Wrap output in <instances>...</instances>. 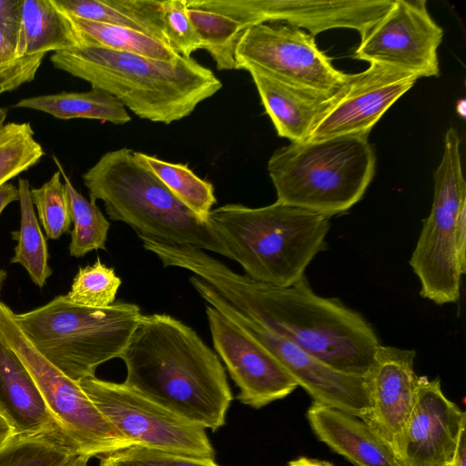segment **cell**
<instances>
[{"instance_id":"obj_6","label":"cell","mask_w":466,"mask_h":466,"mask_svg":"<svg viewBox=\"0 0 466 466\" xmlns=\"http://www.w3.org/2000/svg\"><path fill=\"white\" fill-rule=\"evenodd\" d=\"M375 166L367 137L344 136L278 148L268 159V172L276 201L330 218L362 198Z\"/></svg>"},{"instance_id":"obj_10","label":"cell","mask_w":466,"mask_h":466,"mask_svg":"<svg viewBox=\"0 0 466 466\" xmlns=\"http://www.w3.org/2000/svg\"><path fill=\"white\" fill-rule=\"evenodd\" d=\"M78 384L97 410L136 445L215 459V450L204 427L154 402L124 382L94 376Z\"/></svg>"},{"instance_id":"obj_7","label":"cell","mask_w":466,"mask_h":466,"mask_svg":"<svg viewBox=\"0 0 466 466\" xmlns=\"http://www.w3.org/2000/svg\"><path fill=\"white\" fill-rule=\"evenodd\" d=\"M143 314L133 303L91 308L58 295L13 319L32 345L76 382L96 376L103 363L119 358Z\"/></svg>"},{"instance_id":"obj_31","label":"cell","mask_w":466,"mask_h":466,"mask_svg":"<svg viewBox=\"0 0 466 466\" xmlns=\"http://www.w3.org/2000/svg\"><path fill=\"white\" fill-rule=\"evenodd\" d=\"M30 194L47 238L58 239L69 232L72 224L70 201L59 170L41 187L30 188Z\"/></svg>"},{"instance_id":"obj_27","label":"cell","mask_w":466,"mask_h":466,"mask_svg":"<svg viewBox=\"0 0 466 466\" xmlns=\"http://www.w3.org/2000/svg\"><path fill=\"white\" fill-rule=\"evenodd\" d=\"M135 154L183 204L199 218L208 221V214L217 203L210 182L198 177L187 165L170 163L142 152Z\"/></svg>"},{"instance_id":"obj_39","label":"cell","mask_w":466,"mask_h":466,"mask_svg":"<svg viewBox=\"0 0 466 466\" xmlns=\"http://www.w3.org/2000/svg\"><path fill=\"white\" fill-rule=\"evenodd\" d=\"M287 466H334L329 461L309 458L306 456L298 457L290 461Z\"/></svg>"},{"instance_id":"obj_20","label":"cell","mask_w":466,"mask_h":466,"mask_svg":"<svg viewBox=\"0 0 466 466\" xmlns=\"http://www.w3.org/2000/svg\"><path fill=\"white\" fill-rule=\"evenodd\" d=\"M238 69L251 76L278 135L291 142L308 140L317 120L339 92L329 94L299 86L251 65H242Z\"/></svg>"},{"instance_id":"obj_21","label":"cell","mask_w":466,"mask_h":466,"mask_svg":"<svg viewBox=\"0 0 466 466\" xmlns=\"http://www.w3.org/2000/svg\"><path fill=\"white\" fill-rule=\"evenodd\" d=\"M307 420L320 441L354 466H402L390 445L356 416L312 402Z\"/></svg>"},{"instance_id":"obj_12","label":"cell","mask_w":466,"mask_h":466,"mask_svg":"<svg viewBox=\"0 0 466 466\" xmlns=\"http://www.w3.org/2000/svg\"><path fill=\"white\" fill-rule=\"evenodd\" d=\"M235 69L251 65L288 83L329 94L339 91L350 74L338 70L319 49L315 36L283 22L246 29L235 50Z\"/></svg>"},{"instance_id":"obj_37","label":"cell","mask_w":466,"mask_h":466,"mask_svg":"<svg viewBox=\"0 0 466 466\" xmlns=\"http://www.w3.org/2000/svg\"><path fill=\"white\" fill-rule=\"evenodd\" d=\"M19 200L18 187L12 183L0 186V214L12 202Z\"/></svg>"},{"instance_id":"obj_40","label":"cell","mask_w":466,"mask_h":466,"mask_svg":"<svg viewBox=\"0 0 466 466\" xmlns=\"http://www.w3.org/2000/svg\"><path fill=\"white\" fill-rule=\"evenodd\" d=\"M15 434V431L6 420V419L0 413V449L9 441Z\"/></svg>"},{"instance_id":"obj_25","label":"cell","mask_w":466,"mask_h":466,"mask_svg":"<svg viewBox=\"0 0 466 466\" xmlns=\"http://www.w3.org/2000/svg\"><path fill=\"white\" fill-rule=\"evenodd\" d=\"M20 228L12 231L11 236L17 242L10 263L20 264L28 273L31 280L42 289L52 275L48 264L49 254L46 238L36 218L30 194V184L25 178H19Z\"/></svg>"},{"instance_id":"obj_26","label":"cell","mask_w":466,"mask_h":466,"mask_svg":"<svg viewBox=\"0 0 466 466\" xmlns=\"http://www.w3.org/2000/svg\"><path fill=\"white\" fill-rule=\"evenodd\" d=\"M67 16L78 35L80 46H97L164 61H175L180 56L165 43L144 33L123 26Z\"/></svg>"},{"instance_id":"obj_33","label":"cell","mask_w":466,"mask_h":466,"mask_svg":"<svg viewBox=\"0 0 466 466\" xmlns=\"http://www.w3.org/2000/svg\"><path fill=\"white\" fill-rule=\"evenodd\" d=\"M51 1L66 15L96 23L123 26L146 34L143 26L120 5L118 0Z\"/></svg>"},{"instance_id":"obj_38","label":"cell","mask_w":466,"mask_h":466,"mask_svg":"<svg viewBox=\"0 0 466 466\" xmlns=\"http://www.w3.org/2000/svg\"><path fill=\"white\" fill-rule=\"evenodd\" d=\"M451 466H466V428L461 432Z\"/></svg>"},{"instance_id":"obj_3","label":"cell","mask_w":466,"mask_h":466,"mask_svg":"<svg viewBox=\"0 0 466 466\" xmlns=\"http://www.w3.org/2000/svg\"><path fill=\"white\" fill-rule=\"evenodd\" d=\"M54 67L104 90L142 119L171 124L188 116L222 87L192 57L164 61L106 47L81 45L54 53Z\"/></svg>"},{"instance_id":"obj_2","label":"cell","mask_w":466,"mask_h":466,"mask_svg":"<svg viewBox=\"0 0 466 466\" xmlns=\"http://www.w3.org/2000/svg\"><path fill=\"white\" fill-rule=\"evenodd\" d=\"M119 358L124 383L172 412L217 431L233 400L218 356L167 314L143 315Z\"/></svg>"},{"instance_id":"obj_29","label":"cell","mask_w":466,"mask_h":466,"mask_svg":"<svg viewBox=\"0 0 466 466\" xmlns=\"http://www.w3.org/2000/svg\"><path fill=\"white\" fill-rule=\"evenodd\" d=\"M75 455V448L59 437L14 434L0 449V466H65Z\"/></svg>"},{"instance_id":"obj_8","label":"cell","mask_w":466,"mask_h":466,"mask_svg":"<svg viewBox=\"0 0 466 466\" xmlns=\"http://www.w3.org/2000/svg\"><path fill=\"white\" fill-rule=\"evenodd\" d=\"M460 143L457 130L450 127L433 176L432 207L409 262L420 296L438 305L458 301L466 272V182Z\"/></svg>"},{"instance_id":"obj_30","label":"cell","mask_w":466,"mask_h":466,"mask_svg":"<svg viewBox=\"0 0 466 466\" xmlns=\"http://www.w3.org/2000/svg\"><path fill=\"white\" fill-rule=\"evenodd\" d=\"M44 156L29 122L5 124L0 129V186L28 170Z\"/></svg>"},{"instance_id":"obj_42","label":"cell","mask_w":466,"mask_h":466,"mask_svg":"<svg viewBox=\"0 0 466 466\" xmlns=\"http://www.w3.org/2000/svg\"><path fill=\"white\" fill-rule=\"evenodd\" d=\"M7 109L0 107V129L5 126V122L7 116Z\"/></svg>"},{"instance_id":"obj_14","label":"cell","mask_w":466,"mask_h":466,"mask_svg":"<svg viewBox=\"0 0 466 466\" xmlns=\"http://www.w3.org/2000/svg\"><path fill=\"white\" fill-rule=\"evenodd\" d=\"M206 314L214 349L239 389L241 403L260 409L299 387L283 365L242 329L208 304Z\"/></svg>"},{"instance_id":"obj_24","label":"cell","mask_w":466,"mask_h":466,"mask_svg":"<svg viewBox=\"0 0 466 466\" xmlns=\"http://www.w3.org/2000/svg\"><path fill=\"white\" fill-rule=\"evenodd\" d=\"M133 8L155 36L181 56L191 57L202 48L185 0H134Z\"/></svg>"},{"instance_id":"obj_18","label":"cell","mask_w":466,"mask_h":466,"mask_svg":"<svg viewBox=\"0 0 466 466\" xmlns=\"http://www.w3.org/2000/svg\"><path fill=\"white\" fill-rule=\"evenodd\" d=\"M0 413L15 434L45 433L77 448L63 423L48 408L33 377L18 356L0 340Z\"/></svg>"},{"instance_id":"obj_9","label":"cell","mask_w":466,"mask_h":466,"mask_svg":"<svg viewBox=\"0 0 466 466\" xmlns=\"http://www.w3.org/2000/svg\"><path fill=\"white\" fill-rule=\"evenodd\" d=\"M0 300V340L24 363L48 408L63 423L79 455L102 457L136 445L97 410L79 386L48 361L29 341Z\"/></svg>"},{"instance_id":"obj_28","label":"cell","mask_w":466,"mask_h":466,"mask_svg":"<svg viewBox=\"0 0 466 466\" xmlns=\"http://www.w3.org/2000/svg\"><path fill=\"white\" fill-rule=\"evenodd\" d=\"M53 158L64 178L70 201L74 225L68 248L70 256L82 258L91 251L106 249L110 223L96 203L76 189L61 163L55 156Z\"/></svg>"},{"instance_id":"obj_11","label":"cell","mask_w":466,"mask_h":466,"mask_svg":"<svg viewBox=\"0 0 466 466\" xmlns=\"http://www.w3.org/2000/svg\"><path fill=\"white\" fill-rule=\"evenodd\" d=\"M189 283L206 304L242 329L266 348L312 398L313 402L338 409L363 420L370 411L365 378L340 372L294 344L249 319L212 287L196 276Z\"/></svg>"},{"instance_id":"obj_43","label":"cell","mask_w":466,"mask_h":466,"mask_svg":"<svg viewBox=\"0 0 466 466\" xmlns=\"http://www.w3.org/2000/svg\"><path fill=\"white\" fill-rule=\"evenodd\" d=\"M6 279H7V272L5 269L1 268L0 269V297H1L2 289L4 287V284L6 280Z\"/></svg>"},{"instance_id":"obj_23","label":"cell","mask_w":466,"mask_h":466,"mask_svg":"<svg viewBox=\"0 0 466 466\" xmlns=\"http://www.w3.org/2000/svg\"><path fill=\"white\" fill-rule=\"evenodd\" d=\"M14 107L37 110L65 120L86 118L115 125L131 121L129 113L120 101L96 88L86 92H61L26 97L16 102Z\"/></svg>"},{"instance_id":"obj_17","label":"cell","mask_w":466,"mask_h":466,"mask_svg":"<svg viewBox=\"0 0 466 466\" xmlns=\"http://www.w3.org/2000/svg\"><path fill=\"white\" fill-rule=\"evenodd\" d=\"M415 357L412 350L379 345L364 376L370 400L364 421L393 451L415 403Z\"/></svg>"},{"instance_id":"obj_22","label":"cell","mask_w":466,"mask_h":466,"mask_svg":"<svg viewBox=\"0 0 466 466\" xmlns=\"http://www.w3.org/2000/svg\"><path fill=\"white\" fill-rule=\"evenodd\" d=\"M70 18L51 0H23L15 50L18 56L46 55L79 46Z\"/></svg>"},{"instance_id":"obj_34","label":"cell","mask_w":466,"mask_h":466,"mask_svg":"<svg viewBox=\"0 0 466 466\" xmlns=\"http://www.w3.org/2000/svg\"><path fill=\"white\" fill-rule=\"evenodd\" d=\"M99 466H220L214 460L134 445L100 457Z\"/></svg>"},{"instance_id":"obj_13","label":"cell","mask_w":466,"mask_h":466,"mask_svg":"<svg viewBox=\"0 0 466 466\" xmlns=\"http://www.w3.org/2000/svg\"><path fill=\"white\" fill-rule=\"evenodd\" d=\"M442 28L424 0H393L389 10L360 35L354 58L420 77L440 73Z\"/></svg>"},{"instance_id":"obj_16","label":"cell","mask_w":466,"mask_h":466,"mask_svg":"<svg viewBox=\"0 0 466 466\" xmlns=\"http://www.w3.org/2000/svg\"><path fill=\"white\" fill-rule=\"evenodd\" d=\"M466 414L443 393L439 378L418 376L416 399L394 452L402 466L451 464Z\"/></svg>"},{"instance_id":"obj_44","label":"cell","mask_w":466,"mask_h":466,"mask_svg":"<svg viewBox=\"0 0 466 466\" xmlns=\"http://www.w3.org/2000/svg\"><path fill=\"white\" fill-rule=\"evenodd\" d=\"M444 466H451V464H447V465H444Z\"/></svg>"},{"instance_id":"obj_15","label":"cell","mask_w":466,"mask_h":466,"mask_svg":"<svg viewBox=\"0 0 466 466\" xmlns=\"http://www.w3.org/2000/svg\"><path fill=\"white\" fill-rule=\"evenodd\" d=\"M418 80V77L388 66L370 64L335 95L321 114L307 141L337 137H367L387 110Z\"/></svg>"},{"instance_id":"obj_4","label":"cell","mask_w":466,"mask_h":466,"mask_svg":"<svg viewBox=\"0 0 466 466\" xmlns=\"http://www.w3.org/2000/svg\"><path fill=\"white\" fill-rule=\"evenodd\" d=\"M208 220L247 276L278 287L305 277L326 248L329 229V217L278 201L261 208L226 204L212 209Z\"/></svg>"},{"instance_id":"obj_19","label":"cell","mask_w":466,"mask_h":466,"mask_svg":"<svg viewBox=\"0 0 466 466\" xmlns=\"http://www.w3.org/2000/svg\"><path fill=\"white\" fill-rule=\"evenodd\" d=\"M393 0L295 1L258 0L263 22H283L317 34L350 28L360 35L390 7Z\"/></svg>"},{"instance_id":"obj_32","label":"cell","mask_w":466,"mask_h":466,"mask_svg":"<svg viewBox=\"0 0 466 466\" xmlns=\"http://www.w3.org/2000/svg\"><path fill=\"white\" fill-rule=\"evenodd\" d=\"M121 283L115 269L97 258L94 264L78 268L66 297L78 305L106 308L114 304Z\"/></svg>"},{"instance_id":"obj_1","label":"cell","mask_w":466,"mask_h":466,"mask_svg":"<svg viewBox=\"0 0 466 466\" xmlns=\"http://www.w3.org/2000/svg\"><path fill=\"white\" fill-rule=\"evenodd\" d=\"M163 260L193 273L241 314L340 372L364 377L380 345L362 315L317 295L306 277L289 287L273 286L190 246L167 247Z\"/></svg>"},{"instance_id":"obj_36","label":"cell","mask_w":466,"mask_h":466,"mask_svg":"<svg viewBox=\"0 0 466 466\" xmlns=\"http://www.w3.org/2000/svg\"><path fill=\"white\" fill-rule=\"evenodd\" d=\"M23 0H0V33L16 45L22 19Z\"/></svg>"},{"instance_id":"obj_5","label":"cell","mask_w":466,"mask_h":466,"mask_svg":"<svg viewBox=\"0 0 466 466\" xmlns=\"http://www.w3.org/2000/svg\"><path fill=\"white\" fill-rule=\"evenodd\" d=\"M82 179L89 200H101L110 219L127 224L139 238L190 246L229 258L209 222L183 204L134 150L122 147L105 153Z\"/></svg>"},{"instance_id":"obj_35","label":"cell","mask_w":466,"mask_h":466,"mask_svg":"<svg viewBox=\"0 0 466 466\" xmlns=\"http://www.w3.org/2000/svg\"><path fill=\"white\" fill-rule=\"evenodd\" d=\"M45 56H18L15 45L0 33V96L33 81Z\"/></svg>"},{"instance_id":"obj_41","label":"cell","mask_w":466,"mask_h":466,"mask_svg":"<svg viewBox=\"0 0 466 466\" xmlns=\"http://www.w3.org/2000/svg\"><path fill=\"white\" fill-rule=\"evenodd\" d=\"M89 458L83 455L73 456L65 466H87Z\"/></svg>"}]
</instances>
